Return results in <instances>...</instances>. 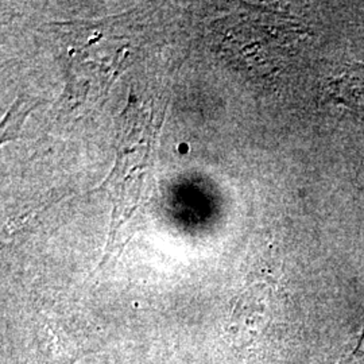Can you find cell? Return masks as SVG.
<instances>
[{"mask_svg": "<svg viewBox=\"0 0 364 364\" xmlns=\"http://www.w3.org/2000/svg\"><path fill=\"white\" fill-rule=\"evenodd\" d=\"M329 96L356 114L364 115V65L347 68L329 82Z\"/></svg>", "mask_w": 364, "mask_h": 364, "instance_id": "obj_1", "label": "cell"}, {"mask_svg": "<svg viewBox=\"0 0 364 364\" xmlns=\"http://www.w3.org/2000/svg\"><path fill=\"white\" fill-rule=\"evenodd\" d=\"M338 364H364V328L351 351L347 352Z\"/></svg>", "mask_w": 364, "mask_h": 364, "instance_id": "obj_2", "label": "cell"}]
</instances>
